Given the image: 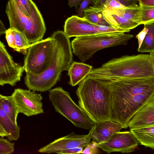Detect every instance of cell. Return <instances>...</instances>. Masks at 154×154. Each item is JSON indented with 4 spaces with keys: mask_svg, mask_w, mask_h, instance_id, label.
<instances>
[{
    "mask_svg": "<svg viewBox=\"0 0 154 154\" xmlns=\"http://www.w3.org/2000/svg\"><path fill=\"white\" fill-rule=\"evenodd\" d=\"M110 90V120L128 127L136 112L154 95V77L107 82Z\"/></svg>",
    "mask_w": 154,
    "mask_h": 154,
    "instance_id": "cell-1",
    "label": "cell"
},
{
    "mask_svg": "<svg viewBox=\"0 0 154 154\" xmlns=\"http://www.w3.org/2000/svg\"><path fill=\"white\" fill-rule=\"evenodd\" d=\"M88 76L106 82L129 78L154 77L149 54L125 56L114 58L92 69Z\"/></svg>",
    "mask_w": 154,
    "mask_h": 154,
    "instance_id": "cell-2",
    "label": "cell"
},
{
    "mask_svg": "<svg viewBox=\"0 0 154 154\" xmlns=\"http://www.w3.org/2000/svg\"><path fill=\"white\" fill-rule=\"evenodd\" d=\"M52 35L57 45L52 62L42 74L33 75L26 73L25 83L30 90L44 92L50 90L59 80L61 72L68 71L73 62L71 44L64 32L58 30Z\"/></svg>",
    "mask_w": 154,
    "mask_h": 154,
    "instance_id": "cell-3",
    "label": "cell"
},
{
    "mask_svg": "<svg viewBox=\"0 0 154 154\" xmlns=\"http://www.w3.org/2000/svg\"><path fill=\"white\" fill-rule=\"evenodd\" d=\"M76 94L79 106L94 123L110 120V90L107 82L87 75Z\"/></svg>",
    "mask_w": 154,
    "mask_h": 154,
    "instance_id": "cell-4",
    "label": "cell"
},
{
    "mask_svg": "<svg viewBox=\"0 0 154 154\" xmlns=\"http://www.w3.org/2000/svg\"><path fill=\"white\" fill-rule=\"evenodd\" d=\"M6 13L10 28L21 33L31 44L42 39L46 28L42 16L36 5L29 16L24 14L14 2L9 0Z\"/></svg>",
    "mask_w": 154,
    "mask_h": 154,
    "instance_id": "cell-5",
    "label": "cell"
},
{
    "mask_svg": "<svg viewBox=\"0 0 154 154\" xmlns=\"http://www.w3.org/2000/svg\"><path fill=\"white\" fill-rule=\"evenodd\" d=\"M133 37L132 35L125 33H100L76 37L71 44L73 53L83 63L99 50L127 45L128 41Z\"/></svg>",
    "mask_w": 154,
    "mask_h": 154,
    "instance_id": "cell-6",
    "label": "cell"
},
{
    "mask_svg": "<svg viewBox=\"0 0 154 154\" xmlns=\"http://www.w3.org/2000/svg\"><path fill=\"white\" fill-rule=\"evenodd\" d=\"M49 97L55 111L65 117L75 126L91 129L94 122L83 110L73 101L69 93L62 87L49 91Z\"/></svg>",
    "mask_w": 154,
    "mask_h": 154,
    "instance_id": "cell-7",
    "label": "cell"
},
{
    "mask_svg": "<svg viewBox=\"0 0 154 154\" xmlns=\"http://www.w3.org/2000/svg\"><path fill=\"white\" fill-rule=\"evenodd\" d=\"M57 45L56 39L53 35L32 44L24 60L23 66L26 73L37 75L44 72L52 62Z\"/></svg>",
    "mask_w": 154,
    "mask_h": 154,
    "instance_id": "cell-8",
    "label": "cell"
},
{
    "mask_svg": "<svg viewBox=\"0 0 154 154\" xmlns=\"http://www.w3.org/2000/svg\"><path fill=\"white\" fill-rule=\"evenodd\" d=\"M31 90L17 88L11 95L14 98L19 113H22L28 117L44 112L41 94Z\"/></svg>",
    "mask_w": 154,
    "mask_h": 154,
    "instance_id": "cell-9",
    "label": "cell"
},
{
    "mask_svg": "<svg viewBox=\"0 0 154 154\" xmlns=\"http://www.w3.org/2000/svg\"><path fill=\"white\" fill-rule=\"evenodd\" d=\"M25 71L23 66L15 63L4 44L0 42V85L13 86L20 80Z\"/></svg>",
    "mask_w": 154,
    "mask_h": 154,
    "instance_id": "cell-10",
    "label": "cell"
},
{
    "mask_svg": "<svg viewBox=\"0 0 154 154\" xmlns=\"http://www.w3.org/2000/svg\"><path fill=\"white\" fill-rule=\"evenodd\" d=\"M91 129L87 135H77L74 132L55 140L47 145L40 148L38 152L46 153H57L70 149L80 147L83 149L90 143Z\"/></svg>",
    "mask_w": 154,
    "mask_h": 154,
    "instance_id": "cell-11",
    "label": "cell"
},
{
    "mask_svg": "<svg viewBox=\"0 0 154 154\" xmlns=\"http://www.w3.org/2000/svg\"><path fill=\"white\" fill-rule=\"evenodd\" d=\"M139 142L131 131L114 133L107 141L96 144L97 146L107 153L113 152L129 153L137 148Z\"/></svg>",
    "mask_w": 154,
    "mask_h": 154,
    "instance_id": "cell-12",
    "label": "cell"
},
{
    "mask_svg": "<svg viewBox=\"0 0 154 154\" xmlns=\"http://www.w3.org/2000/svg\"><path fill=\"white\" fill-rule=\"evenodd\" d=\"M64 32L69 38L100 34L92 23L83 17L73 15L66 20Z\"/></svg>",
    "mask_w": 154,
    "mask_h": 154,
    "instance_id": "cell-13",
    "label": "cell"
},
{
    "mask_svg": "<svg viewBox=\"0 0 154 154\" xmlns=\"http://www.w3.org/2000/svg\"><path fill=\"white\" fill-rule=\"evenodd\" d=\"M92 131L91 139L93 142L99 144L108 141L115 133L124 128L120 123L111 120L94 123Z\"/></svg>",
    "mask_w": 154,
    "mask_h": 154,
    "instance_id": "cell-14",
    "label": "cell"
},
{
    "mask_svg": "<svg viewBox=\"0 0 154 154\" xmlns=\"http://www.w3.org/2000/svg\"><path fill=\"white\" fill-rule=\"evenodd\" d=\"M154 125V95L135 113L128 127L135 128Z\"/></svg>",
    "mask_w": 154,
    "mask_h": 154,
    "instance_id": "cell-15",
    "label": "cell"
},
{
    "mask_svg": "<svg viewBox=\"0 0 154 154\" xmlns=\"http://www.w3.org/2000/svg\"><path fill=\"white\" fill-rule=\"evenodd\" d=\"M92 69L91 66L82 62H73L68 70V75L70 78L69 84L72 86L79 84Z\"/></svg>",
    "mask_w": 154,
    "mask_h": 154,
    "instance_id": "cell-16",
    "label": "cell"
},
{
    "mask_svg": "<svg viewBox=\"0 0 154 154\" xmlns=\"http://www.w3.org/2000/svg\"><path fill=\"white\" fill-rule=\"evenodd\" d=\"M103 14L110 26L130 30L140 25L133 20L113 14L107 9L103 11Z\"/></svg>",
    "mask_w": 154,
    "mask_h": 154,
    "instance_id": "cell-17",
    "label": "cell"
},
{
    "mask_svg": "<svg viewBox=\"0 0 154 154\" xmlns=\"http://www.w3.org/2000/svg\"><path fill=\"white\" fill-rule=\"evenodd\" d=\"M139 143L146 147L154 149V125L135 128H130Z\"/></svg>",
    "mask_w": 154,
    "mask_h": 154,
    "instance_id": "cell-18",
    "label": "cell"
},
{
    "mask_svg": "<svg viewBox=\"0 0 154 154\" xmlns=\"http://www.w3.org/2000/svg\"><path fill=\"white\" fill-rule=\"evenodd\" d=\"M0 127L7 133V137L10 141L17 140L19 138L20 126L15 124L0 107Z\"/></svg>",
    "mask_w": 154,
    "mask_h": 154,
    "instance_id": "cell-19",
    "label": "cell"
},
{
    "mask_svg": "<svg viewBox=\"0 0 154 154\" xmlns=\"http://www.w3.org/2000/svg\"><path fill=\"white\" fill-rule=\"evenodd\" d=\"M94 6L103 9H121L139 6L138 0H92Z\"/></svg>",
    "mask_w": 154,
    "mask_h": 154,
    "instance_id": "cell-20",
    "label": "cell"
},
{
    "mask_svg": "<svg viewBox=\"0 0 154 154\" xmlns=\"http://www.w3.org/2000/svg\"><path fill=\"white\" fill-rule=\"evenodd\" d=\"M0 107L11 119L16 124L19 113L13 96L0 95Z\"/></svg>",
    "mask_w": 154,
    "mask_h": 154,
    "instance_id": "cell-21",
    "label": "cell"
},
{
    "mask_svg": "<svg viewBox=\"0 0 154 154\" xmlns=\"http://www.w3.org/2000/svg\"><path fill=\"white\" fill-rule=\"evenodd\" d=\"M103 10L94 6H90L84 11V17L92 23L99 25L110 26L103 14Z\"/></svg>",
    "mask_w": 154,
    "mask_h": 154,
    "instance_id": "cell-22",
    "label": "cell"
},
{
    "mask_svg": "<svg viewBox=\"0 0 154 154\" xmlns=\"http://www.w3.org/2000/svg\"><path fill=\"white\" fill-rule=\"evenodd\" d=\"M148 31L140 47L137 51L140 52L149 53L154 51V22L146 23Z\"/></svg>",
    "mask_w": 154,
    "mask_h": 154,
    "instance_id": "cell-23",
    "label": "cell"
},
{
    "mask_svg": "<svg viewBox=\"0 0 154 154\" xmlns=\"http://www.w3.org/2000/svg\"><path fill=\"white\" fill-rule=\"evenodd\" d=\"M107 9L113 14L133 20L140 25V8L139 6L135 8Z\"/></svg>",
    "mask_w": 154,
    "mask_h": 154,
    "instance_id": "cell-24",
    "label": "cell"
},
{
    "mask_svg": "<svg viewBox=\"0 0 154 154\" xmlns=\"http://www.w3.org/2000/svg\"><path fill=\"white\" fill-rule=\"evenodd\" d=\"M13 29L15 36L16 51L26 55L28 49L32 44L27 40L21 33L14 28Z\"/></svg>",
    "mask_w": 154,
    "mask_h": 154,
    "instance_id": "cell-25",
    "label": "cell"
},
{
    "mask_svg": "<svg viewBox=\"0 0 154 154\" xmlns=\"http://www.w3.org/2000/svg\"><path fill=\"white\" fill-rule=\"evenodd\" d=\"M140 24L154 22V7L139 5Z\"/></svg>",
    "mask_w": 154,
    "mask_h": 154,
    "instance_id": "cell-26",
    "label": "cell"
},
{
    "mask_svg": "<svg viewBox=\"0 0 154 154\" xmlns=\"http://www.w3.org/2000/svg\"><path fill=\"white\" fill-rule=\"evenodd\" d=\"M15 2L20 10L27 16L31 15L36 4L32 0H11Z\"/></svg>",
    "mask_w": 154,
    "mask_h": 154,
    "instance_id": "cell-27",
    "label": "cell"
},
{
    "mask_svg": "<svg viewBox=\"0 0 154 154\" xmlns=\"http://www.w3.org/2000/svg\"><path fill=\"white\" fill-rule=\"evenodd\" d=\"M100 33H121L128 32L130 30L116 28L110 26L94 24Z\"/></svg>",
    "mask_w": 154,
    "mask_h": 154,
    "instance_id": "cell-28",
    "label": "cell"
},
{
    "mask_svg": "<svg viewBox=\"0 0 154 154\" xmlns=\"http://www.w3.org/2000/svg\"><path fill=\"white\" fill-rule=\"evenodd\" d=\"M3 137H0V154H10L14 151V143H11Z\"/></svg>",
    "mask_w": 154,
    "mask_h": 154,
    "instance_id": "cell-29",
    "label": "cell"
},
{
    "mask_svg": "<svg viewBox=\"0 0 154 154\" xmlns=\"http://www.w3.org/2000/svg\"><path fill=\"white\" fill-rule=\"evenodd\" d=\"M5 34L6 38L8 45L10 47L13 48L16 51V43L13 28L10 27L8 28Z\"/></svg>",
    "mask_w": 154,
    "mask_h": 154,
    "instance_id": "cell-30",
    "label": "cell"
},
{
    "mask_svg": "<svg viewBox=\"0 0 154 154\" xmlns=\"http://www.w3.org/2000/svg\"><path fill=\"white\" fill-rule=\"evenodd\" d=\"M96 144L93 142L90 143L83 150L81 153L96 154L97 153L98 148Z\"/></svg>",
    "mask_w": 154,
    "mask_h": 154,
    "instance_id": "cell-31",
    "label": "cell"
},
{
    "mask_svg": "<svg viewBox=\"0 0 154 154\" xmlns=\"http://www.w3.org/2000/svg\"><path fill=\"white\" fill-rule=\"evenodd\" d=\"M93 3L92 0H82L81 2L80 6L78 9V15L81 17L85 9L88 8V5L90 4Z\"/></svg>",
    "mask_w": 154,
    "mask_h": 154,
    "instance_id": "cell-32",
    "label": "cell"
},
{
    "mask_svg": "<svg viewBox=\"0 0 154 154\" xmlns=\"http://www.w3.org/2000/svg\"><path fill=\"white\" fill-rule=\"evenodd\" d=\"M83 149L82 148L77 147L64 150L57 153L58 154H76L82 153Z\"/></svg>",
    "mask_w": 154,
    "mask_h": 154,
    "instance_id": "cell-33",
    "label": "cell"
},
{
    "mask_svg": "<svg viewBox=\"0 0 154 154\" xmlns=\"http://www.w3.org/2000/svg\"><path fill=\"white\" fill-rule=\"evenodd\" d=\"M148 31V29L144 26V28L136 36V38L138 39L139 47L140 48L143 41Z\"/></svg>",
    "mask_w": 154,
    "mask_h": 154,
    "instance_id": "cell-34",
    "label": "cell"
},
{
    "mask_svg": "<svg viewBox=\"0 0 154 154\" xmlns=\"http://www.w3.org/2000/svg\"><path fill=\"white\" fill-rule=\"evenodd\" d=\"M139 5L154 7V0H138Z\"/></svg>",
    "mask_w": 154,
    "mask_h": 154,
    "instance_id": "cell-35",
    "label": "cell"
},
{
    "mask_svg": "<svg viewBox=\"0 0 154 154\" xmlns=\"http://www.w3.org/2000/svg\"><path fill=\"white\" fill-rule=\"evenodd\" d=\"M81 0H69L68 5L70 8L73 7H77L81 4Z\"/></svg>",
    "mask_w": 154,
    "mask_h": 154,
    "instance_id": "cell-36",
    "label": "cell"
},
{
    "mask_svg": "<svg viewBox=\"0 0 154 154\" xmlns=\"http://www.w3.org/2000/svg\"><path fill=\"white\" fill-rule=\"evenodd\" d=\"M0 35H1L2 34H5L7 30L5 28L1 20H0Z\"/></svg>",
    "mask_w": 154,
    "mask_h": 154,
    "instance_id": "cell-37",
    "label": "cell"
},
{
    "mask_svg": "<svg viewBox=\"0 0 154 154\" xmlns=\"http://www.w3.org/2000/svg\"><path fill=\"white\" fill-rule=\"evenodd\" d=\"M149 56L152 62L154 74V51L150 52Z\"/></svg>",
    "mask_w": 154,
    "mask_h": 154,
    "instance_id": "cell-38",
    "label": "cell"
}]
</instances>
